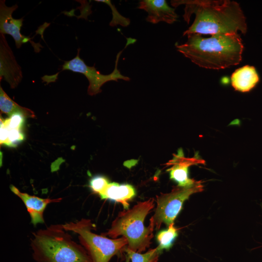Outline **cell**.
<instances>
[{
  "label": "cell",
  "mask_w": 262,
  "mask_h": 262,
  "mask_svg": "<svg viewBox=\"0 0 262 262\" xmlns=\"http://www.w3.org/2000/svg\"><path fill=\"white\" fill-rule=\"evenodd\" d=\"M259 81L255 68L246 65L237 69L231 75V85L235 90L247 92L252 89Z\"/></svg>",
  "instance_id": "14"
},
{
  "label": "cell",
  "mask_w": 262,
  "mask_h": 262,
  "mask_svg": "<svg viewBox=\"0 0 262 262\" xmlns=\"http://www.w3.org/2000/svg\"><path fill=\"white\" fill-rule=\"evenodd\" d=\"M0 113L9 116L16 113H22L27 118H34L35 115L31 110L22 107L13 100L0 86Z\"/></svg>",
  "instance_id": "15"
},
{
  "label": "cell",
  "mask_w": 262,
  "mask_h": 262,
  "mask_svg": "<svg viewBox=\"0 0 262 262\" xmlns=\"http://www.w3.org/2000/svg\"><path fill=\"white\" fill-rule=\"evenodd\" d=\"M124 251L126 252L131 262H158L159 255L161 253L157 247L149 249L143 254L133 251L127 247Z\"/></svg>",
  "instance_id": "17"
},
{
  "label": "cell",
  "mask_w": 262,
  "mask_h": 262,
  "mask_svg": "<svg viewBox=\"0 0 262 262\" xmlns=\"http://www.w3.org/2000/svg\"><path fill=\"white\" fill-rule=\"evenodd\" d=\"M178 230L173 223L168 226L167 229L162 230L157 233L156 239L159 245L157 247L160 252L164 249L169 250L172 247L178 236Z\"/></svg>",
  "instance_id": "16"
},
{
  "label": "cell",
  "mask_w": 262,
  "mask_h": 262,
  "mask_svg": "<svg viewBox=\"0 0 262 262\" xmlns=\"http://www.w3.org/2000/svg\"><path fill=\"white\" fill-rule=\"evenodd\" d=\"M169 164L172 165L167 170L170 178L177 182L178 186L186 187L193 186L198 182L189 178V167L192 165L204 164L205 161L197 157L185 158L182 150L180 149Z\"/></svg>",
  "instance_id": "9"
},
{
  "label": "cell",
  "mask_w": 262,
  "mask_h": 262,
  "mask_svg": "<svg viewBox=\"0 0 262 262\" xmlns=\"http://www.w3.org/2000/svg\"><path fill=\"white\" fill-rule=\"evenodd\" d=\"M26 118L22 113H16L6 119L0 117V124L8 129L21 130Z\"/></svg>",
  "instance_id": "18"
},
{
  "label": "cell",
  "mask_w": 262,
  "mask_h": 262,
  "mask_svg": "<svg viewBox=\"0 0 262 262\" xmlns=\"http://www.w3.org/2000/svg\"><path fill=\"white\" fill-rule=\"evenodd\" d=\"M12 192L18 196L24 203L31 216V222L34 225L38 223H43V213L47 206L51 203L60 202L61 198L51 199L42 198L35 196H32L26 193L20 192L13 185L10 186Z\"/></svg>",
  "instance_id": "12"
},
{
  "label": "cell",
  "mask_w": 262,
  "mask_h": 262,
  "mask_svg": "<svg viewBox=\"0 0 262 262\" xmlns=\"http://www.w3.org/2000/svg\"><path fill=\"white\" fill-rule=\"evenodd\" d=\"M123 50L118 53L115 62V67L113 71L110 74L103 75L98 71L93 66H87L80 57V49H78L77 55L73 59L65 61L62 66V70H69L75 72L83 74L89 81L87 92L90 96L95 95L101 91L100 88L102 85L107 82L121 79L129 81L130 78L122 75L117 68V64L120 56Z\"/></svg>",
  "instance_id": "7"
},
{
  "label": "cell",
  "mask_w": 262,
  "mask_h": 262,
  "mask_svg": "<svg viewBox=\"0 0 262 262\" xmlns=\"http://www.w3.org/2000/svg\"><path fill=\"white\" fill-rule=\"evenodd\" d=\"M6 129L7 130V140L5 145L9 147H15L24 140V135L21 130Z\"/></svg>",
  "instance_id": "20"
},
{
  "label": "cell",
  "mask_w": 262,
  "mask_h": 262,
  "mask_svg": "<svg viewBox=\"0 0 262 262\" xmlns=\"http://www.w3.org/2000/svg\"><path fill=\"white\" fill-rule=\"evenodd\" d=\"M137 8L146 11L148 14L146 20L153 24L160 22L172 24L178 17L175 9L170 7L164 0H141Z\"/></svg>",
  "instance_id": "11"
},
{
  "label": "cell",
  "mask_w": 262,
  "mask_h": 262,
  "mask_svg": "<svg viewBox=\"0 0 262 262\" xmlns=\"http://www.w3.org/2000/svg\"><path fill=\"white\" fill-rule=\"evenodd\" d=\"M203 186L200 181L191 187H175L171 192L156 196V207L149 222L154 229H159L162 224L167 226L174 221L180 212L184 202L192 194L202 192Z\"/></svg>",
  "instance_id": "6"
},
{
  "label": "cell",
  "mask_w": 262,
  "mask_h": 262,
  "mask_svg": "<svg viewBox=\"0 0 262 262\" xmlns=\"http://www.w3.org/2000/svg\"><path fill=\"white\" fill-rule=\"evenodd\" d=\"M4 79L12 88L22 79V73L4 34L0 33V81Z\"/></svg>",
  "instance_id": "8"
},
{
  "label": "cell",
  "mask_w": 262,
  "mask_h": 262,
  "mask_svg": "<svg viewBox=\"0 0 262 262\" xmlns=\"http://www.w3.org/2000/svg\"><path fill=\"white\" fill-rule=\"evenodd\" d=\"M184 44L176 45L177 50L199 67L220 69L240 63L244 49L238 33L216 34L209 38L190 33Z\"/></svg>",
  "instance_id": "2"
},
{
  "label": "cell",
  "mask_w": 262,
  "mask_h": 262,
  "mask_svg": "<svg viewBox=\"0 0 262 262\" xmlns=\"http://www.w3.org/2000/svg\"><path fill=\"white\" fill-rule=\"evenodd\" d=\"M155 200L151 198L140 201L131 209L120 212L112 222L110 228L101 235L111 239L122 236L128 240L127 248L141 253L149 247L154 230L152 223L144 226V220L155 206Z\"/></svg>",
  "instance_id": "4"
},
{
  "label": "cell",
  "mask_w": 262,
  "mask_h": 262,
  "mask_svg": "<svg viewBox=\"0 0 262 262\" xmlns=\"http://www.w3.org/2000/svg\"><path fill=\"white\" fill-rule=\"evenodd\" d=\"M18 8L16 4L11 7L6 6L5 0L0 1V33L11 35L14 38L17 48L23 44L30 41V38L23 35L20 33L23 18L15 19L13 13Z\"/></svg>",
  "instance_id": "10"
},
{
  "label": "cell",
  "mask_w": 262,
  "mask_h": 262,
  "mask_svg": "<svg viewBox=\"0 0 262 262\" xmlns=\"http://www.w3.org/2000/svg\"><path fill=\"white\" fill-rule=\"evenodd\" d=\"M63 225H51L33 233L31 246L36 262H92L81 245L73 240Z\"/></svg>",
  "instance_id": "3"
},
{
  "label": "cell",
  "mask_w": 262,
  "mask_h": 262,
  "mask_svg": "<svg viewBox=\"0 0 262 262\" xmlns=\"http://www.w3.org/2000/svg\"><path fill=\"white\" fill-rule=\"evenodd\" d=\"M135 195L134 187L128 184L111 182L99 196L102 199H110L120 203L124 209H129V201Z\"/></svg>",
  "instance_id": "13"
},
{
  "label": "cell",
  "mask_w": 262,
  "mask_h": 262,
  "mask_svg": "<svg viewBox=\"0 0 262 262\" xmlns=\"http://www.w3.org/2000/svg\"><path fill=\"white\" fill-rule=\"evenodd\" d=\"M109 183L106 178L101 176H97L91 179L89 182V186L94 193L99 195L105 189Z\"/></svg>",
  "instance_id": "19"
},
{
  "label": "cell",
  "mask_w": 262,
  "mask_h": 262,
  "mask_svg": "<svg viewBox=\"0 0 262 262\" xmlns=\"http://www.w3.org/2000/svg\"><path fill=\"white\" fill-rule=\"evenodd\" d=\"M171 5H184V19L189 23L191 15L195 19L183 33L210 34L238 33L245 34L247 31L246 17L240 6L229 0H172Z\"/></svg>",
  "instance_id": "1"
},
{
  "label": "cell",
  "mask_w": 262,
  "mask_h": 262,
  "mask_svg": "<svg viewBox=\"0 0 262 262\" xmlns=\"http://www.w3.org/2000/svg\"><path fill=\"white\" fill-rule=\"evenodd\" d=\"M93 225L91 220L82 218L75 222L66 223L63 227L66 231L79 235L81 245L89 255L92 262H109L114 256L124 251L128 245L125 237L110 239L97 234L92 231Z\"/></svg>",
  "instance_id": "5"
},
{
  "label": "cell",
  "mask_w": 262,
  "mask_h": 262,
  "mask_svg": "<svg viewBox=\"0 0 262 262\" xmlns=\"http://www.w3.org/2000/svg\"><path fill=\"white\" fill-rule=\"evenodd\" d=\"M130 261H131V260H130L129 257L127 255H126L125 262H130Z\"/></svg>",
  "instance_id": "21"
}]
</instances>
